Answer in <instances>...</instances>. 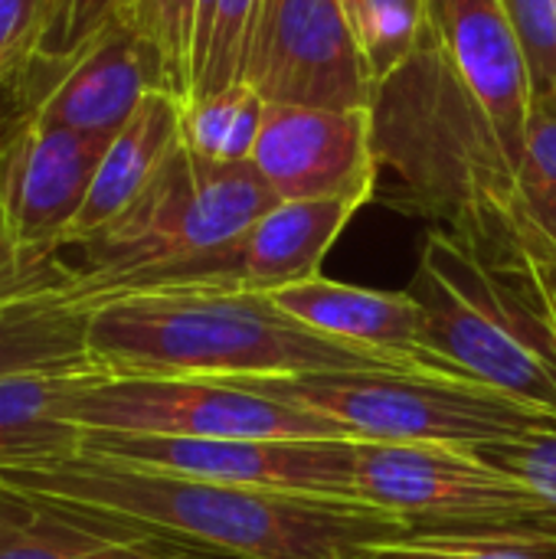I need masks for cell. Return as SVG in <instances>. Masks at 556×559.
Segmentation results:
<instances>
[{"mask_svg": "<svg viewBox=\"0 0 556 559\" xmlns=\"http://www.w3.org/2000/svg\"><path fill=\"white\" fill-rule=\"evenodd\" d=\"M0 485L49 514L233 559H354L364 544L410 531L360 501L193 481L85 452L0 468Z\"/></svg>", "mask_w": 556, "mask_h": 559, "instance_id": "6da1fadb", "label": "cell"}, {"mask_svg": "<svg viewBox=\"0 0 556 559\" xmlns=\"http://www.w3.org/2000/svg\"><path fill=\"white\" fill-rule=\"evenodd\" d=\"M88 350L105 373L213 380L403 373L456 383L413 360L318 334L282 311L269 295L249 292L164 288L95 301L88 314Z\"/></svg>", "mask_w": 556, "mask_h": 559, "instance_id": "7a4b0ae2", "label": "cell"}, {"mask_svg": "<svg viewBox=\"0 0 556 559\" xmlns=\"http://www.w3.org/2000/svg\"><path fill=\"white\" fill-rule=\"evenodd\" d=\"M282 200L252 160L220 164L177 144L141 197L102 233L69 246L62 285L85 301L138 292L164 272L236 239Z\"/></svg>", "mask_w": 556, "mask_h": 559, "instance_id": "3957f363", "label": "cell"}, {"mask_svg": "<svg viewBox=\"0 0 556 559\" xmlns=\"http://www.w3.org/2000/svg\"><path fill=\"white\" fill-rule=\"evenodd\" d=\"M426 344L482 386L556 419V341L528 295L462 236L433 229L406 288Z\"/></svg>", "mask_w": 556, "mask_h": 559, "instance_id": "277c9868", "label": "cell"}, {"mask_svg": "<svg viewBox=\"0 0 556 559\" xmlns=\"http://www.w3.org/2000/svg\"><path fill=\"white\" fill-rule=\"evenodd\" d=\"M249 393L308 409L344 426L357 442L387 445H462L556 426L501 393L456 386L403 373H311V377H242L226 380Z\"/></svg>", "mask_w": 556, "mask_h": 559, "instance_id": "5b68a950", "label": "cell"}, {"mask_svg": "<svg viewBox=\"0 0 556 559\" xmlns=\"http://www.w3.org/2000/svg\"><path fill=\"white\" fill-rule=\"evenodd\" d=\"M85 432L184 436V439H344V426L308 409L249 393L213 377L95 373L66 409Z\"/></svg>", "mask_w": 556, "mask_h": 559, "instance_id": "8992f818", "label": "cell"}, {"mask_svg": "<svg viewBox=\"0 0 556 559\" xmlns=\"http://www.w3.org/2000/svg\"><path fill=\"white\" fill-rule=\"evenodd\" d=\"M354 485L364 504L380 508L410 531L556 527L518 478L462 445L360 442Z\"/></svg>", "mask_w": 556, "mask_h": 559, "instance_id": "52a82bcc", "label": "cell"}, {"mask_svg": "<svg viewBox=\"0 0 556 559\" xmlns=\"http://www.w3.org/2000/svg\"><path fill=\"white\" fill-rule=\"evenodd\" d=\"M357 445L360 442L344 439H184L131 432L82 436L85 455L111 459L121 465L324 501H360L354 485Z\"/></svg>", "mask_w": 556, "mask_h": 559, "instance_id": "ba28073f", "label": "cell"}, {"mask_svg": "<svg viewBox=\"0 0 556 559\" xmlns=\"http://www.w3.org/2000/svg\"><path fill=\"white\" fill-rule=\"evenodd\" d=\"M269 105L374 108L377 82L341 0H262L242 66Z\"/></svg>", "mask_w": 556, "mask_h": 559, "instance_id": "9c48e42d", "label": "cell"}, {"mask_svg": "<svg viewBox=\"0 0 556 559\" xmlns=\"http://www.w3.org/2000/svg\"><path fill=\"white\" fill-rule=\"evenodd\" d=\"M252 164L282 203L354 200L364 206L380 167L374 108L269 105Z\"/></svg>", "mask_w": 556, "mask_h": 559, "instance_id": "30bf717a", "label": "cell"}, {"mask_svg": "<svg viewBox=\"0 0 556 559\" xmlns=\"http://www.w3.org/2000/svg\"><path fill=\"white\" fill-rule=\"evenodd\" d=\"M111 138L20 118L0 144V200L16 249L33 259L62 252Z\"/></svg>", "mask_w": 556, "mask_h": 559, "instance_id": "8fae6325", "label": "cell"}, {"mask_svg": "<svg viewBox=\"0 0 556 559\" xmlns=\"http://www.w3.org/2000/svg\"><path fill=\"white\" fill-rule=\"evenodd\" d=\"M514 170L524 157L531 72L501 0H426V29Z\"/></svg>", "mask_w": 556, "mask_h": 559, "instance_id": "7c38bea8", "label": "cell"}, {"mask_svg": "<svg viewBox=\"0 0 556 559\" xmlns=\"http://www.w3.org/2000/svg\"><path fill=\"white\" fill-rule=\"evenodd\" d=\"M56 62L49 79L23 118L72 128L82 134L115 138L151 88H161V72L151 49L121 23H105L92 39Z\"/></svg>", "mask_w": 556, "mask_h": 559, "instance_id": "4fadbf2b", "label": "cell"}, {"mask_svg": "<svg viewBox=\"0 0 556 559\" xmlns=\"http://www.w3.org/2000/svg\"><path fill=\"white\" fill-rule=\"evenodd\" d=\"M269 298L318 334H328V337H338V341H347V344H357L387 357L413 360L465 386H482L465 370H459L456 364L429 350L426 311L410 292H377V288H360V285L331 282L324 275H311L305 282L279 288Z\"/></svg>", "mask_w": 556, "mask_h": 559, "instance_id": "5bb4252c", "label": "cell"}, {"mask_svg": "<svg viewBox=\"0 0 556 559\" xmlns=\"http://www.w3.org/2000/svg\"><path fill=\"white\" fill-rule=\"evenodd\" d=\"M88 314L92 308L62 278L0 298V380L98 370L88 350Z\"/></svg>", "mask_w": 556, "mask_h": 559, "instance_id": "9a60e30c", "label": "cell"}, {"mask_svg": "<svg viewBox=\"0 0 556 559\" xmlns=\"http://www.w3.org/2000/svg\"><path fill=\"white\" fill-rule=\"evenodd\" d=\"M180 111L184 102L164 88H151L141 98L134 115L111 138L62 249L92 239L141 197V190L154 180L170 151L180 144Z\"/></svg>", "mask_w": 556, "mask_h": 559, "instance_id": "2e32d148", "label": "cell"}, {"mask_svg": "<svg viewBox=\"0 0 556 559\" xmlns=\"http://www.w3.org/2000/svg\"><path fill=\"white\" fill-rule=\"evenodd\" d=\"M95 373L102 370L0 380V468H26L79 455L85 432L66 423V409Z\"/></svg>", "mask_w": 556, "mask_h": 559, "instance_id": "e0dca14e", "label": "cell"}, {"mask_svg": "<svg viewBox=\"0 0 556 559\" xmlns=\"http://www.w3.org/2000/svg\"><path fill=\"white\" fill-rule=\"evenodd\" d=\"M518 259L556 265V98H531L508 246L488 262Z\"/></svg>", "mask_w": 556, "mask_h": 559, "instance_id": "ac0fdd59", "label": "cell"}, {"mask_svg": "<svg viewBox=\"0 0 556 559\" xmlns=\"http://www.w3.org/2000/svg\"><path fill=\"white\" fill-rule=\"evenodd\" d=\"M354 559H556V527L403 531L364 544Z\"/></svg>", "mask_w": 556, "mask_h": 559, "instance_id": "d6986e66", "label": "cell"}, {"mask_svg": "<svg viewBox=\"0 0 556 559\" xmlns=\"http://www.w3.org/2000/svg\"><path fill=\"white\" fill-rule=\"evenodd\" d=\"M269 102L249 85L233 82L223 92L190 98L180 111V144L220 164L252 160Z\"/></svg>", "mask_w": 556, "mask_h": 559, "instance_id": "ffe728a7", "label": "cell"}, {"mask_svg": "<svg viewBox=\"0 0 556 559\" xmlns=\"http://www.w3.org/2000/svg\"><path fill=\"white\" fill-rule=\"evenodd\" d=\"M43 511V508H39ZM0 559H190L180 547L43 511L39 524L0 544Z\"/></svg>", "mask_w": 556, "mask_h": 559, "instance_id": "44dd1931", "label": "cell"}, {"mask_svg": "<svg viewBox=\"0 0 556 559\" xmlns=\"http://www.w3.org/2000/svg\"><path fill=\"white\" fill-rule=\"evenodd\" d=\"M200 0H121V20L154 56L161 88L180 102L193 95V33Z\"/></svg>", "mask_w": 556, "mask_h": 559, "instance_id": "7402d4cb", "label": "cell"}, {"mask_svg": "<svg viewBox=\"0 0 556 559\" xmlns=\"http://www.w3.org/2000/svg\"><path fill=\"white\" fill-rule=\"evenodd\" d=\"M259 7L262 0H216L206 52H203L190 98H203V95L223 92L233 82H242V66H246L256 20H259Z\"/></svg>", "mask_w": 556, "mask_h": 559, "instance_id": "603a6c76", "label": "cell"}, {"mask_svg": "<svg viewBox=\"0 0 556 559\" xmlns=\"http://www.w3.org/2000/svg\"><path fill=\"white\" fill-rule=\"evenodd\" d=\"M478 459L518 478L556 524V426L524 429L518 436L472 445Z\"/></svg>", "mask_w": 556, "mask_h": 559, "instance_id": "cb8c5ba5", "label": "cell"}, {"mask_svg": "<svg viewBox=\"0 0 556 559\" xmlns=\"http://www.w3.org/2000/svg\"><path fill=\"white\" fill-rule=\"evenodd\" d=\"M426 29V0H370L367 66L380 88L419 46Z\"/></svg>", "mask_w": 556, "mask_h": 559, "instance_id": "d4e9b609", "label": "cell"}, {"mask_svg": "<svg viewBox=\"0 0 556 559\" xmlns=\"http://www.w3.org/2000/svg\"><path fill=\"white\" fill-rule=\"evenodd\" d=\"M521 39L531 98H556V0H501Z\"/></svg>", "mask_w": 556, "mask_h": 559, "instance_id": "484cf974", "label": "cell"}, {"mask_svg": "<svg viewBox=\"0 0 556 559\" xmlns=\"http://www.w3.org/2000/svg\"><path fill=\"white\" fill-rule=\"evenodd\" d=\"M52 0H0V88L39 56Z\"/></svg>", "mask_w": 556, "mask_h": 559, "instance_id": "4316f807", "label": "cell"}, {"mask_svg": "<svg viewBox=\"0 0 556 559\" xmlns=\"http://www.w3.org/2000/svg\"><path fill=\"white\" fill-rule=\"evenodd\" d=\"M121 0H66L59 16L49 23L43 49L36 59H62L72 49H79L85 39H92L105 23L115 20Z\"/></svg>", "mask_w": 556, "mask_h": 559, "instance_id": "83f0119b", "label": "cell"}, {"mask_svg": "<svg viewBox=\"0 0 556 559\" xmlns=\"http://www.w3.org/2000/svg\"><path fill=\"white\" fill-rule=\"evenodd\" d=\"M59 278H62V265H59L56 255L43 259V262H33L16 249V242H13V236L7 229L3 200H0V298L36 288V285H46V282H59Z\"/></svg>", "mask_w": 556, "mask_h": 559, "instance_id": "f1b7e54d", "label": "cell"}, {"mask_svg": "<svg viewBox=\"0 0 556 559\" xmlns=\"http://www.w3.org/2000/svg\"><path fill=\"white\" fill-rule=\"evenodd\" d=\"M39 518H43V511L29 498L0 485V544L29 531L33 524H39Z\"/></svg>", "mask_w": 556, "mask_h": 559, "instance_id": "f546056e", "label": "cell"}, {"mask_svg": "<svg viewBox=\"0 0 556 559\" xmlns=\"http://www.w3.org/2000/svg\"><path fill=\"white\" fill-rule=\"evenodd\" d=\"M341 7H344L347 20H351L357 39H360V46H367V36H370V0H341Z\"/></svg>", "mask_w": 556, "mask_h": 559, "instance_id": "4dcf8cb0", "label": "cell"}, {"mask_svg": "<svg viewBox=\"0 0 556 559\" xmlns=\"http://www.w3.org/2000/svg\"><path fill=\"white\" fill-rule=\"evenodd\" d=\"M62 7H66V0H52V16H49V23L59 16V10H62Z\"/></svg>", "mask_w": 556, "mask_h": 559, "instance_id": "1f68e13d", "label": "cell"}]
</instances>
